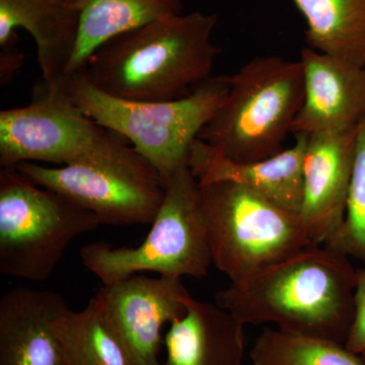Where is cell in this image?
<instances>
[{
    "mask_svg": "<svg viewBox=\"0 0 365 365\" xmlns=\"http://www.w3.org/2000/svg\"><path fill=\"white\" fill-rule=\"evenodd\" d=\"M170 324L162 365H242L244 325L227 309L190 297Z\"/></svg>",
    "mask_w": 365,
    "mask_h": 365,
    "instance_id": "2e32d148",
    "label": "cell"
},
{
    "mask_svg": "<svg viewBox=\"0 0 365 365\" xmlns=\"http://www.w3.org/2000/svg\"><path fill=\"white\" fill-rule=\"evenodd\" d=\"M86 116L125 137L160 173L163 184L188 165L192 144L225 102L227 76H212L188 97L169 102H131L106 95L83 76L63 78Z\"/></svg>",
    "mask_w": 365,
    "mask_h": 365,
    "instance_id": "277c9868",
    "label": "cell"
},
{
    "mask_svg": "<svg viewBox=\"0 0 365 365\" xmlns=\"http://www.w3.org/2000/svg\"><path fill=\"white\" fill-rule=\"evenodd\" d=\"M306 21L307 47L365 67V0H292Z\"/></svg>",
    "mask_w": 365,
    "mask_h": 365,
    "instance_id": "ac0fdd59",
    "label": "cell"
},
{
    "mask_svg": "<svg viewBox=\"0 0 365 365\" xmlns=\"http://www.w3.org/2000/svg\"><path fill=\"white\" fill-rule=\"evenodd\" d=\"M357 128L307 135L299 216L312 244L326 245L344 222Z\"/></svg>",
    "mask_w": 365,
    "mask_h": 365,
    "instance_id": "8fae6325",
    "label": "cell"
},
{
    "mask_svg": "<svg viewBox=\"0 0 365 365\" xmlns=\"http://www.w3.org/2000/svg\"><path fill=\"white\" fill-rule=\"evenodd\" d=\"M67 307L50 290L19 287L0 299V365H68L52 324Z\"/></svg>",
    "mask_w": 365,
    "mask_h": 365,
    "instance_id": "5bb4252c",
    "label": "cell"
},
{
    "mask_svg": "<svg viewBox=\"0 0 365 365\" xmlns=\"http://www.w3.org/2000/svg\"><path fill=\"white\" fill-rule=\"evenodd\" d=\"M120 134L104 128L72 101L63 79L33 88L28 105L0 112V165H66L93 155Z\"/></svg>",
    "mask_w": 365,
    "mask_h": 365,
    "instance_id": "9c48e42d",
    "label": "cell"
},
{
    "mask_svg": "<svg viewBox=\"0 0 365 365\" xmlns=\"http://www.w3.org/2000/svg\"><path fill=\"white\" fill-rule=\"evenodd\" d=\"M52 327L68 365H133L108 325L97 295L83 311L67 307Z\"/></svg>",
    "mask_w": 365,
    "mask_h": 365,
    "instance_id": "d6986e66",
    "label": "cell"
},
{
    "mask_svg": "<svg viewBox=\"0 0 365 365\" xmlns=\"http://www.w3.org/2000/svg\"><path fill=\"white\" fill-rule=\"evenodd\" d=\"M67 1H69V2H73L74 0H67Z\"/></svg>",
    "mask_w": 365,
    "mask_h": 365,
    "instance_id": "d4e9b609",
    "label": "cell"
},
{
    "mask_svg": "<svg viewBox=\"0 0 365 365\" xmlns=\"http://www.w3.org/2000/svg\"><path fill=\"white\" fill-rule=\"evenodd\" d=\"M253 365H365L343 343L264 329L250 351Z\"/></svg>",
    "mask_w": 365,
    "mask_h": 365,
    "instance_id": "ffe728a7",
    "label": "cell"
},
{
    "mask_svg": "<svg viewBox=\"0 0 365 365\" xmlns=\"http://www.w3.org/2000/svg\"><path fill=\"white\" fill-rule=\"evenodd\" d=\"M304 95L292 132L356 129L365 119V67L353 66L306 47L300 54Z\"/></svg>",
    "mask_w": 365,
    "mask_h": 365,
    "instance_id": "7c38bea8",
    "label": "cell"
},
{
    "mask_svg": "<svg viewBox=\"0 0 365 365\" xmlns=\"http://www.w3.org/2000/svg\"><path fill=\"white\" fill-rule=\"evenodd\" d=\"M108 325L133 365H162L163 326L186 312L190 295L181 278L131 276L96 294Z\"/></svg>",
    "mask_w": 365,
    "mask_h": 365,
    "instance_id": "30bf717a",
    "label": "cell"
},
{
    "mask_svg": "<svg viewBox=\"0 0 365 365\" xmlns=\"http://www.w3.org/2000/svg\"><path fill=\"white\" fill-rule=\"evenodd\" d=\"M307 135L297 134L292 148L257 162L230 160L212 146L196 139L188 167L200 185L230 182L246 187L280 207L299 215L302 201V158Z\"/></svg>",
    "mask_w": 365,
    "mask_h": 365,
    "instance_id": "4fadbf2b",
    "label": "cell"
},
{
    "mask_svg": "<svg viewBox=\"0 0 365 365\" xmlns=\"http://www.w3.org/2000/svg\"><path fill=\"white\" fill-rule=\"evenodd\" d=\"M14 168L109 225H151L165 197L160 173L122 135L71 165L21 163Z\"/></svg>",
    "mask_w": 365,
    "mask_h": 365,
    "instance_id": "52a82bcc",
    "label": "cell"
},
{
    "mask_svg": "<svg viewBox=\"0 0 365 365\" xmlns=\"http://www.w3.org/2000/svg\"><path fill=\"white\" fill-rule=\"evenodd\" d=\"M102 225L91 211L36 184L16 168L0 170V273L44 281L74 239Z\"/></svg>",
    "mask_w": 365,
    "mask_h": 365,
    "instance_id": "8992f818",
    "label": "cell"
},
{
    "mask_svg": "<svg viewBox=\"0 0 365 365\" xmlns=\"http://www.w3.org/2000/svg\"><path fill=\"white\" fill-rule=\"evenodd\" d=\"M81 259L103 285L143 272L181 279L206 277L212 255L200 187L188 165L165 182L162 205L139 246L113 248L106 242H91L81 248Z\"/></svg>",
    "mask_w": 365,
    "mask_h": 365,
    "instance_id": "5b68a950",
    "label": "cell"
},
{
    "mask_svg": "<svg viewBox=\"0 0 365 365\" xmlns=\"http://www.w3.org/2000/svg\"><path fill=\"white\" fill-rule=\"evenodd\" d=\"M345 346L350 351L356 354L360 355L365 352V266L364 268L357 269L354 314Z\"/></svg>",
    "mask_w": 365,
    "mask_h": 365,
    "instance_id": "7402d4cb",
    "label": "cell"
},
{
    "mask_svg": "<svg viewBox=\"0 0 365 365\" xmlns=\"http://www.w3.org/2000/svg\"><path fill=\"white\" fill-rule=\"evenodd\" d=\"M325 246L365 266V119L357 128L344 222Z\"/></svg>",
    "mask_w": 365,
    "mask_h": 365,
    "instance_id": "44dd1931",
    "label": "cell"
},
{
    "mask_svg": "<svg viewBox=\"0 0 365 365\" xmlns=\"http://www.w3.org/2000/svg\"><path fill=\"white\" fill-rule=\"evenodd\" d=\"M78 9V43L63 78L81 76L101 46L153 21L182 14V0H74Z\"/></svg>",
    "mask_w": 365,
    "mask_h": 365,
    "instance_id": "e0dca14e",
    "label": "cell"
},
{
    "mask_svg": "<svg viewBox=\"0 0 365 365\" xmlns=\"http://www.w3.org/2000/svg\"><path fill=\"white\" fill-rule=\"evenodd\" d=\"M16 43L4 46L0 54V83L1 85L11 81L14 74L23 66L25 55L16 49Z\"/></svg>",
    "mask_w": 365,
    "mask_h": 365,
    "instance_id": "603a6c76",
    "label": "cell"
},
{
    "mask_svg": "<svg viewBox=\"0 0 365 365\" xmlns=\"http://www.w3.org/2000/svg\"><path fill=\"white\" fill-rule=\"evenodd\" d=\"M360 356L362 357V359L364 360V362H365V352L364 353H362V354H360Z\"/></svg>",
    "mask_w": 365,
    "mask_h": 365,
    "instance_id": "cb8c5ba5",
    "label": "cell"
},
{
    "mask_svg": "<svg viewBox=\"0 0 365 365\" xmlns=\"http://www.w3.org/2000/svg\"><path fill=\"white\" fill-rule=\"evenodd\" d=\"M357 269L325 245L307 248L248 277L230 281L215 304L242 325L275 326L283 332L345 344L354 314Z\"/></svg>",
    "mask_w": 365,
    "mask_h": 365,
    "instance_id": "6da1fadb",
    "label": "cell"
},
{
    "mask_svg": "<svg viewBox=\"0 0 365 365\" xmlns=\"http://www.w3.org/2000/svg\"><path fill=\"white\" fill-rule=\"evenodd\" d=\"M213 265L237 281L312 244L299 216L230 182L200 185Z\"/></svg>",
    "mask_w": 365,
    "mask_h": 365,
    "instance_id": "ba28073f",
    "label": "cell"
},
{
    "mask_svg": "<svg viewBox=\"0 0 365 365\" xmlns=\"http://www.w3.org/2000/svg\"><path fill=\"white\" fill-rule=\"evenodd\" d=\"M227 79V98L198 139L239 163L280 153L304 101L302 61L255 57Z\"/></svg>",
    "mask_w": 365,
    "mask_h": 365,
    "instance_id": "3957f363",
    "label": "cell"
},
{
    "mask_svg": "<svg viewBox=\"0 0 365 365\" xmlns=\"http://www.w3.org/2000/svg\"><path fill=\"white\" fill-rule=\"evenodd\" d=\"M32 36L46 83L63 79L78 43V9L67 0H0V47L16 42V30Z\"/></svg>",
    "mask_w": 365,
    "mask_h": 365,
    "instance_id": "9a60e30c",
    "label": "cell"
},
{
    "mask_svg": "<svg viewBox=\"0 0 365 365\" xmlns=\"http://www.w3.org/2000/svg\"><path fill=\"white\" fill-rule=\"evenodd\" d=\"M217 16L180 14L134 29L106 42L83 73L98 91L131 102L188 97L211 76L220 50L212 42Z\"/></svg>",
    "mask_w": 365,
    "mask_h": 365,
    "instance_id": "7a4b0ae2",
    "label": "cell"
}]
</instances>
